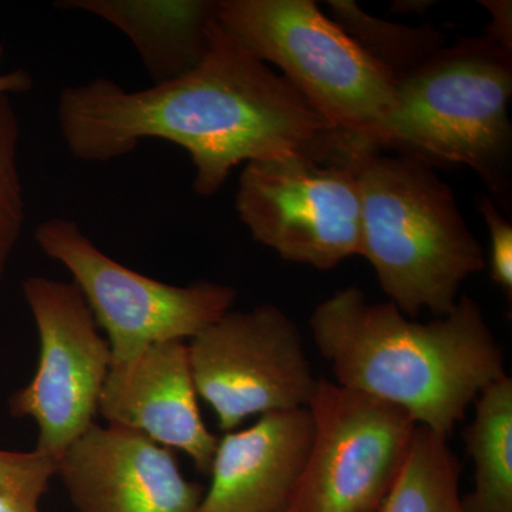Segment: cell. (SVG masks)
Masks as SVG:
<instances>
[{
	"mask_svg": "<svg viewBox=\"0 0 512 512\" xmlns=\"http://www.w3.org/2000/svg\"><path fill=\"white\" fill-rule=\"evenodd\" d=\"M57 123L70 154L89 163L127 156L146 138L183 147L201 197L220 191L241 163L323 150L346 136L217 22L192 72L140 92L104 77L66 87Z\"/></svg>",
	"mask_w": 512,
	"mask_h": 512,
	"instance_id": "cell-1",
	"label": "cell"
},
{
	"mask_svg": "<svg viewBox=\"0 0 512 512\" xmlns=\"http://www.w3.org/2000/svg\"><path fill=\"white\" fill-rule=\"evenodd\" d=\"M309 326L336 383L399 407L447 440L478 394L507 376L503 349L468 296L421 323L349 286L319 303Z\"/></svg>",
	"mask_w": 512,
	"mask_h": 512,
	"instance_id": "cell-2",
	"label": "cell"
},
{
	"mask_svg": "<svg viewBox=\"0 0 512 512\" xmlns=\"http://www.w3.org/2000/svg\"><path fill=\"white\" fill-rule=\"evenodd\" d=\"M360 256L380 288L410 319L454 308L460 286L483 271L480 242L458 210L453 190L420 158L357 153Z\"/></svg>",
	"mask_w": 512,
	"mask_h": 512,
	"instance_id": "cell-3",
	"label": "cell"
},
{
	"mask_svg": "<svg viewBox=\"0 0 512 512\" xmlns=\"http://www.w3.org/2000/svg\"><path fill=\"white\" fill-rule=\"evenodd\" d=\"M512 49L483 35L443 47L396 82L387 148L476 171L511 208Z\"/></svg>",
	"mask_w": 512,
	"mask_h": 512,
	"instance_id": "cell-4",
	"label": "cell"
},
{
	"mask_svg": "<svg viewBox=\"0 0 512 512\" xmlns=\"http://www.w3.org/2000/svg\"><path fill=\"white\" fill-rule=\"evenodd\" d=\"M215 22L357 143L387 148L396 79L312 0H217Z\"/></svg>",
	"mask_w": 512,
	"mask_h": 512,
	"instance_id": "cell-5",
	"label": "cell"
},
{
	"mask_svg": "<svg viewBox=\"0 0 512 512\" xmlns=\"http://www.w3.org/2000/svg\"><path fill=\"white\" fill-rule=\"evenodd\" d=\"M365 147L342 140L245 164L235 195L239 220L285 261L319 271L360 255L356 157Z\"/></svg>",
	"mask_w": 512,
	"mask_h": 512,
	"instance_id": "cell-6",
	"label": "cell"
},
{
	"mask_svg": "<svg viewBox=\"0 0 512 512\" xmlns=\"http://www.w3.org/2000/svg\"><path fill=\"white\" fill-rule=\"evenodd\" d=\"M39 248L73 276L97 325L106 330L111 363H124L157 343L194 338L231 311L237 291L200 281L164 284L138 274L101 252L76 222L43 221Z\"/></svg>",
	"mask_w": 512,
	"mask_h": 512,
	"instance_id": "cell-7",
	"label": "cell"
},
{
	"mask_svg": "<svg viewBox=\"0 0 512 512\" xmlns=\"http://www.w3.org/2000/svg\"><path fill=\"white\" fill-rule=\"evenodd\" d=\"M313 440L288 512H379L417 423L404 410L318 379Z\"/></svg>",
	"mask_w": 512,
	"mask_h": 512,
	"instance_id": "cell-8",
	"label": "cell"
},
{
	"mask_svg": "<svg viewBox=\"0 0 512 512\" xmlns=\"http://www.w3.org/2000/svg\"><path fill=\"white\" fill-rule=\"evenodd\" d=\"M198 396L225 433L248 417L303 409L318 379L298 326L274 305L225 313L188 345Z\"/></svg>",
	"mask_w": 512,
	"mask_h": 512,
	"instance_id": "cell-9",
	"label": "cell"
},
{
	"mask_svg": "<svg viewBox=\"0 0 512 512\" xmlns=\"http://www.w3.org/2000/svg\"><path fill=\"white\" fill-rule=\"evenodd\" d=\"M22 286L40 356L28 386L10 397V413L35 421L36 450L59 460L94 424L111 349L76 284L30 276Z\"/></svg>",
	"mask_w": 512,
	"mask_h": 512,
	"instance_id": "cell-10",
	"label": "cell"
},
{
	"mask_svg": "<svg viewBox=\"0 0 512 512\" xmlns=\"http://www.w3.org/2000/svg\"><path fill=\"white\" fill-rule=\"evenodd\" d=\"M79 512H200L205 490L170 448L138 431L93 424L57 460Z\"/></svg>",
	"mask_w": 512,
	"mask_h": 512,
	"instance_id": "cell-11",
	"label": "cell"
},
{
	"mask_svg": "<svg viewBox=\"0 0 512 512\" xmlns=\"http://www.w3.org/2000/svg\"><path fill=\"white\" fill-rule=\"evenodd\" d=\"M99 412L110 426L183 451L200 473L210 474L220 439L202 420L184 340L157 343L128 362L111 363Z\"/></svg>",
	"mask_w": 512,
	"mask_h": 512,
	"instance_id": "cell-12",
	"label": "cell"
},
{
	"mask_svg": "<svg viewBox=\"0 0 512 512\" xmlns=\"http://www.w3.org/2000/svg\"><path fill=\"white\" fill-rule=\"evenodd\" d=\"M312 440L308 407L262 414L248 429L225 433L200 512H288Z\"/></svg>",
	"mask_w": 512,
	"mask_h": 512,
	"instance_id": "cell-13",
	"label": "cell"
},
{
	"mask_svg": "<svg viewBox=\"0 0 512 512\" xmlns=\"http://www.w3.org/2000/svg\"><path fill=\"white\" fill-rule=\"evenodd\" d=\"M57 5L99 16L121 30L154 84L192 72L207 55L215 23L210 0H67Z\"/></svg>",
	"mask_w": 512,
	"mask_h": 512,
	"instance_id": "cell-14",
	"label": "cell"
},
{
	"mask_svg": "<svg viewBox=\"0 0 512 512\" xmlns=\"http://www.w3.org/2000/svg\"><path fill=\"white\" fill-rule=\"evenodd\" d=\"M474 406V419L464 430L474 490L461 498L463 512H512L511 377L485 387Z\"/></svg>",
	"mask_w": 512,
	"mask_h": 512,
	"instance_id": "cell-15",
	"label": "cell"
},
{
	"mask_svg": "<svg viewBox=\"0 0 512 512\" xmlns=\"http://www.w3.org/2000/svg\"><path fill=\"white\" fill-rule=\"evenodd\" d=\"M460 477L461 464L448 440L417 424L379 512H463Z\"/></svg>",
	"mask_w": 512,
	"mask_h": 512,
	"instance_id": "cell-16",
	"label": "cell"
},
{
	"mask_svg": "<svg viewBox=\"0 0 512 512\" xmlns=\"http://www.w3.org/2000/svg\"><path fill=\"white\" fill-rule=\"evenodd\" d=\"M332 20L393 74L406 76L444 47V35L434 28H412L367 15L353 0H330Z\"/></svg>",
	"mask_w": 512,
	"mask_h": 512,
	"instance_id": "cell-17",
	"label": "cell"
},
{
	"mask_svg": "<svg viewBox=\"0 0 512 512\" xmlns=\"http://www.w3.org/2000/svg\"><path fill=\"white\" fill-rule=\"evenodd\" d=\"M20 128L9 96H0V284L26 222L18 164Z\"/></svg>",
	"mask_w": 512,
	"mask_h": 512,
	"instance_id": "cell-18",
	"label": "cell"
},
{
	"mask_svg": "<svg viewBox=\"0 0 512 512\" xmlns=\"http://www.w3.org/2000/svg\"><path fill=\"white\" fill-rule=\"evenodd\" d=\"M57 460L42 451L0 450V512H40Z\"/></svg>",
	"mask_w": 512,
	"mask_h": 512,
	"instance_id": "cell-19",
	"label": "cell"
},
{
	"mask_svg": "<svg viewBox=\"0 0 512 512\" xmlns=\"http://www.w3.org/2000/svg\"><path fill=\"white\" fill-rule=\"evenodd\" d=\"M478 211L483 215L490 231V275L498 288L512 296V225L498 210L490 195H481Z\"/></svg>",
	"mask_w": 512,
	"mask_h": 512,
	"instance_id": "cell-20",
	"label": "cell"
},
{
	"mask_svg": "<svg viewBox=\"0 0 512 512\" xmlns=\"http://www.w3.org/2000/svg\"><path fill=\"white\" fill-rule=\"evenodd\" d=\"M481 5L490 12L491 23L485 35L512 49V15L510 0H484Z\"/></svg>",
	"mask_w": 512,
	"mask_h": 512,
	"instance_id": "cell-21",
	"label": "cell"
},
{
	"mask_svg": "<svg viewBox=\"0 0 512 512\" xmlns=\"http://www.w3.org/2000/svg\"><path fill=\"white\" fill-rule=\"evenodd\" d=\"M3 56V45L0 43V59ZM33 80L26 70H15L0 74V96H9L12 93L28 92L32 89Z\"/></svg>",
	"mask_w": 512,
	"mask_h": 512,
	"instance_id": "cell-22",
	"label": "cell"
}]
</instances>
